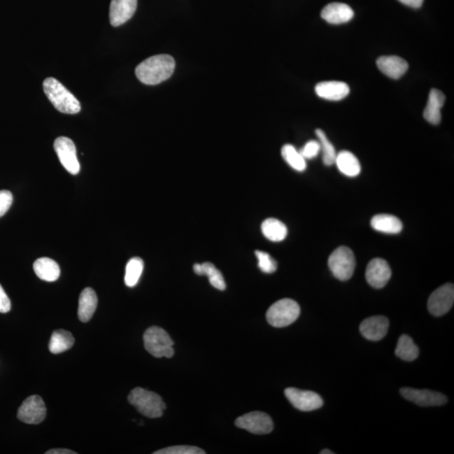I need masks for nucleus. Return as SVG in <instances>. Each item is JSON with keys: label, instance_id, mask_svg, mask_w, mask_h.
<instances>
[{"label": "nucleus", "instance_id": "3", "mask_svg": "<svg viewBox=\"0 0 454 454\" xmlns=\"http://www.w3.org/2000/svg\"><path fill=\"white\" fill-rule=\"evenodd\" d=\"M128 402L136 410L148 418H161L166 409V405L160 395L143 388H135L131 391Z\"/></svg>", "mask_w": 454, "mask_h": 454}, {"label": "nucleus", "instance_id": "13", "mask_svg": "<svg viewBox=\"0 0 454 454\" xmlns=\"http://www.w3.org/2000/svg\"><path fill=\"white\" fill-rule=\"evenodd\" d=\"M401 394L407 401L420 406H439L448 402L444 395L428 390L402 388Z\"/></svg>", "mask_w": 454, "mask_h": 454}, {"label": "nucleus", "instance_id": "18", "mask_svg": "<svg viewBox=\"0 0 454 454\" xmlns=\"http://www.w3.org/2000/svg\"><path fill=\"white\" fill-rule=\"evenodd\" d=\"M377 66L387 77L393 79L402 78L409 68L406 60L397 56L381 57L377 60Z\"/></svg>", "mask_w": 454, "mask_h": 454}, {"label": "nucleus", "instance_id": "16", "mask_svg": "<svg viewBox=\"0 0 454 454\" xmlns=\"http://www.w3.org/2000/svg\"><path fill=\"white\" fill-rule=\"evenodd\" d=\"M350 89L347 83L339 81L319 83L315 86V93L320 98L331 101H341L349 94Z\"/></svg>", "mask_w": 454, "mask_h": 454}, {"label": "nucleus", "instance_id": "27", "mask_svg": "<svg viewBox=\"0 0 454 454\" xmlns=\"http://www.w3.org/2000/svg\"><path fill=\"white\" fill-rule=\"evenodd\" d=\"M395 354L402 360L414 361L419 355V348L409 336L402 335L398 340Z\"/></svg>", "mask_w": 454, "mask_h": 454}, {"label": "nucleus", "instance_id": "10", "mask_svg": "<svg viewBox=\"0 0 454 454\" xmlns=\"http://www.w3.org/2000/svg\"><path fill=\"white\" fill-rule=\"evenodd\" d=\"M454 302V286L446 284L437 289L429 297L427 307L430 313L441 316L451 310Z\"/></svg>", "mask_w": 454, "mask_h": 454}, {"label": "nucleus", "instance_id": "1", "mask_svg": "<svg viewBox=\"0 0 454 454\" xmlns=\"http://www.w3.org/2000/svg\"><path fill=\"white\" fill-rule=\"evenodd\" d=\"M175 61L173 57L161 54L148 58L136 66V75L147 85H157L169 79L174 72Z\"/></svg>", "mask_w": 454, "mask_h": 454}, {"label": "nucleus", "instance_id": "19", "mask_svg": "<svg viewBox=\"0 0 454 454\" xmlns=\"http://www.w3.org/2000/svg\"><path fill=\"white\" fill-rule=\"evenodd\" d=\"M98 306V297L92 288H86L79 297L78 316L82 322H87L93 318Z\"/></svg>", "mask_w": 454, "mask_h": 454}, {"label": "nucleus", "instance_id": "12", "mask_svg": "<svg viewBox=\"0 0 454 454\" xmlns=\"http://www.w3.org/2000/svg\"><path fill=\"white\" fill-rule=\"evenodd\" d=\"M365 277L373 288H384L391 278V269L388 262L382 258H374L369 262Z\"/></svg>", "mask_w": 454, "mask_h": 454}, {"label": "nucleus", "instance_id": "38", "mask_svg": "<svg viewBox=\"0 0 454 454\" xmlns=\"http://www.w3.org/2000/svg\"><path fill=\"white\" fill-rule=\"evenodd\" d=\"M320 454H333L334 453L332 452L331 450L329 449H324L322 450V452L320 453Z\"/></svg>", "mask_w": 454, "mask_h": 454}, {"label": "nucleus", "instance_id": "15", "mask_svg": "<svg viewBox=\"0 0 454 454\" xmlns=\"http://www.w3.org/2000/svg\"><path fill=\"white\" fill-rule=\"evenodd\" d=\"M137 0H111L110 7V22L112 26L118 27L128 22L134 15Z\"/></svg>", "mask_w": 454, "mask_h": 454}, {"label": "nucleus", "instance_id": "4", "mask_svg": "<svg viewBox=\"0 0 454 454\" xmlns=\"http://www.w3.org/2000/svg\"><path fill=\"white\" fill-rule=\"evenodd\" d=\"M301 314V307L291 299H283L269 307L266 318L271 326L285 327L294 323Z\"/></svg>", "mask_w": 454, "mask_h": 454}, {"label": "nucleus", "instance_id": "23", "mask_svg": "<svg viewBox=\"0 0 454 454\" xmlns=\"http://www.w3.org/2000/svg\"><path fill=\"white\" fill-rule=\"evenodd\" d=\"M335 164L340 172L348 177H356L361 172L360 161L348 151H341L336 154Z\"/></svg>", "mask_w": 454, "mask_h": 454}, {"label": "nucleus", "instance_id": "29", "mask_svg": "<svg viewBox=\"0 0 454 454\" xmlns=\"http://www.w3.org/2000/svg\"><path fill=\"white\" fill-rule=\"evenodd\" d=\"M282 157L284 158L287 164L291 168L298 171V172H303L306 169V162L297 148L292 145H285L281 151Z\"/></svg>", "mask_w": 454, "mask_h": 454}, {"label": "nucleus", "instance_id": "31", "mask_svg": "<svg viewBox=\"0 0 454 454\" xmlns=\"http://www.w3.org/2000/svg\"><path fill=\"white\" fill-rule=\"evenodd\" d=\"M258 268L265 274H273L277 270V262L268 253L256 251Z\"/></svg>", "mask_w": 454, "mask_h": 454}, {"label": "nucleus", "instance_id": "17", "mask_svg": "<svg viewBox=\"0 0 454 454\" xmlns=\"http://www.w3.org/2000/svg\"><path fill=\"white\" fill-rule=\"evenodd\" d=\"M320 15L328 23L340 24L350 22L353 18L354 12L346 3H332L323 8Z\"/></svg>", "mask_w": 454, "mask_h": 454}, {"label": "nucleus", "instance_id": "37", "mask_svg": "<svg viewBox=\"0 0 454 454\" xmlns=\"http://www.w3.org/2000/svg\"><path fill=\"white\" fill-rule=\"evenodd\" d=\"M47 454H76V452L72 451V450L65 449V448H56L49 450Z\"/></svg>", "mask_w": 454, "mask_h": 454}, {"label": "nucleus", "instance_id": "33", "mask_svg": "<svg viewBox=\"0 0 454 454\" xmlns=\"http://www.w3.org/2000/svg\"><path fill=\"white\" fill-rule=\"evenodd\" d=\"M320 152V145L318 141H310L299 151L305 159H313Z\"/></svg>", "mask_w": 454, "mask_h": 454}, {"label": "nucleus", "instance_id": "36", "mask_svg": "<svg viewBox=\"0 0 454 454\" xmlns=\"http://www.w3.org/2000/svg\"><path fill=\"white\" fill-rule=\"evenodd\" d=\"M403 5L414 8V9H419L422 7L424 0H399Z\"/></svg>", "mask_w": 454, "mask_h": 454}, {"label": "nucleus", "instance_id": "6", "mask_svg": "<svg viewBox=\"0 0 454 454\" xmlns=\"http://www.w3.org/2000/svg\"><path fill=\"white\" fill-rule=\"evenodd\" d=\"M328 266L337 280L347 281L352 278L355 270V256L351 249L341 246L329 257Z\"/></svg>", "mask_w": 454, "mask_h": 454}, {"label": "nucleus", "instance_id": "22", "mask_svg": "<svg viewBox=\"0 0 454 454\" xmlns=\"http://www.w3.org/2000/svg\"><path fill=\"white\" fill-rule=\"evenodd\" d=\"M371 226L374 230L387 234H398L403 229L401 220L397 216L388 214L374 215L371 220Z\"/></svg>", "mask_w": 454, "mask_h": 454}, {"label": "nucleus", "instance_id": "5", "mask_svg": "<svg viewBox=\"0 0 454 454\" xmlns=\"http://www.w3.org/2000/svg\"><path fill=\"white\" fill-rule=\"evenodd\" d=\"M146 350L155 357H172L174 355L173 341L164 329L152 327L143 336Z\"/></svg>", "mask_w": 454, "mask_h": 454}, {"label": "nucleus", "instance_id": "30", "mask_svg": "<svg viewBox=\"0 0 454 454\" xmlns=\"http://www.w3.org/2000/svg\"><path fill=\"white\" fill-rule=\"evenodd\" d=\"M315 135L318 137L320 145V151L323 154V162L326 166H332L335 164L336 152L331 141L328 140L325 132L320 129L315 131Z\"/></svg>", "mask_w": 454, "mask_h": 454}, {"label": "nucleus", "instance_id": "35", "mask_svg": "<svg viewBox=\"0 0 454 454\" xmlns=\"http://www.w3.org/2000/svg\"><path fill=\"white\" fill-rule=\"evenodd\" d=\"M10 309V299L8 297L6 291L3 290L1 285H0V312H1V313H7V312H9Z\"/></svg>", "mask_w": 454, "mask_h": 454}, {"label": "nucleus", "instance_id": "34", "mask_svg": "<svg viewBox=\"0 0 454 454\" xmlns=\"http://www.w3.org/2000/svg\"><path fill=\"white\" fill-rule=\"evenodd\" d=\"M13 202V195L8 190L0 191V218L6 214Z\"/></svg>", "mask_w": 454, "mask_h": 454}, {"label": "nucleus", "instance_id": "24", "mask_svg": "<svg viewBox=\"0 0 454 454\" xmlns=\"http://www.w3.org/2000/svg\"><path fill=\"white\" fill-rule=\"evenodd\" d=\"M194 273L198 276H206L209 278L211 285L219 290H225L227 288L222 274L215 268L211 262H207L204 264H195L194 265Z\"/></svg>", "mask_w": 454, "mask_h": 454}, {"label": "nucleus", "instance_id": "8", "mask_svg": "<svg viewBox=\"0 0 454 454\" xmlns=\"http://www.w3.org/2000/svg\"><path fill=\"white\" fill-rule=\"evenodd\" d=\"M54 149L64 169L71 174L76 175L80 171L77 157V150L69 137L60 136L54 141Z\"/></svg>", "mask_w": 454, "mask_h": 454}, {"label": "nucleus", "instance_id": "2", "mask_svg": "<svg viewBox=\"0 0 454 454\" xmlns=\"http://www.w3.org/2000/svg\"><path fill=\"white\" fill-rule=\"evenodd\" d=\"M43 90L50 102L61 113L75 115L80 112L81 106L78 99L56 78H45Z\"/></svg>", "mask_w": 454, "mask_h": 454}, {"label": "nucleus", "instance_id": "25", "mask_svg": "<svg viewBox=\"0 0 454 454\" xmlns=\"http://www.w3.org/2000/svg\"><path fill=\"white\" fill-rule=\"evenodd\" d=\"M262 232L267 239L272 241H281L288 234L285 225L274 218L266 219L262 224Z\"/></svg>", "mask_w": 454, "mask_h": 454}, {"label": "nucleus", "instance_id": "11", "mask_svg": "<svg viewBox=\"0 0 454 454\" xmlns=\"http://www.w3.org/2000/svg\"><path fill=\"white\" fill-rule=\"evenodd\" d=\"M285 395L292 406L302 411L318 410L323 406V399L313 391L287 388Z\"/></svg>", "mask_w": 454, "mask_h": 454}, {"label": "nucleus", "instance_id": "26", "mask_svg": "<svg viewBox=\"0 0 454 454\" xmlns=\"http://www.w3.org/2000/svg\"><path fill=\"white\" fill-rule=\"evenodd\" d=\"M73 344L74 339L72 333L59 329L53 332L50 340L49 350L53 354H59L68 351Z\"/></svg>", "mask_w": 454, "mask_h": 454}, {"label": "nucleus", "instance_id": "20", "mask_svg": "<svg viewBox=\"0 0 454 454\" xmlns=\"http://www.w3.org/2000/svg\"><path fill=\"white\" fill-rule=\"evenodd\" d=\"M445 103V95L440 90L433 89L429 94L427 105L425 108L423 116L429 123L439 125L441 122V109Z\"/></svg>", "mask_w": 454, "mask_h": 454}, {"label": "nucleus", "instance_id": "21", "mask_svg": "<svg viewBox=\"0 0 454 454\" xmlns=\"http://www.w3.org/2000/svg\"><path fill=\"white\" fill-rule=\"evenodd\" d=\"M37 277L47 282H54L60 276L59 265L51 258L41 257L36 260L33 265Z\"/></svg>", "mask_w": 454, "mask_h": 454}, {"label": "nucleus", "instance_id": "28", "mask_svg": "<svg viewBox=\"0 0 454 454\" xmlns=\"http://www.w3.org/2000/svg\"><path fill=\"white\" fill-rule=\"evenodd\" d=\"M143 269L144 262L141 258L136 257L129 260L126 267V274H125V284L130 288L136 286L143 272Z\"/></svg>", "mask_w": 454, "mask_h": 454}, {"label": "nucleus", "instance_id": "32", "mask_svg": "<svg viewBox=\"0 0 454 454\" xmlns=\"http://www.w3.org/2000/svg\"><path fill=\"white\" fill-rule=\"evenodd\" d=\"M206 453L204 450L193 447V446H174L154 453V454H204Z\"/></svg>", "mask_w": 454, "mask_h": 454}, {"label": "nucleus", "instance_id": "14", "mask_svg": "<svg viewBox=\"0 0 454 454\" xmlns=\"http://www.w3.org/2000/svg\"><path fill=\"white\" fill-rule=\"evenodd\" d=\"M389 320L383 315H374L365 319L360 325V332L366 339L380 341L386 336L389 330Z\"/></svg>", "mask_w": 454, "mask_h": 454}, {"label": "nucleus", "instance_id": "7", "mask_svg": "<svg viewBox=\"0 0 454 454\" xmlns=\"http://www.w3.org/2000/svg\"><path fill=\"white\" fill-rule=\"evenodd\" d=\"M236 426L253 434H268L273 431L274 423L269 415L261 411H253L240 416L235 422Z\"/></svg>", "mask_w": 454, "mask_h": 454}, {"label": "nucleus", "instance_id": "9", "mask_svg": "<svg viewBox=\"0 0 454 454\" xmlns=\"http://www.w3.org/2000/svg\"><path fill=\"white\" fill-rule=\"evenodd\" d=\"M47 416V407L39 395H31L24 399L18 410L17 418L27 424L43 423Z\"/></svg>", "mask_w": 454, "mask_h": 454}]
</instances>
